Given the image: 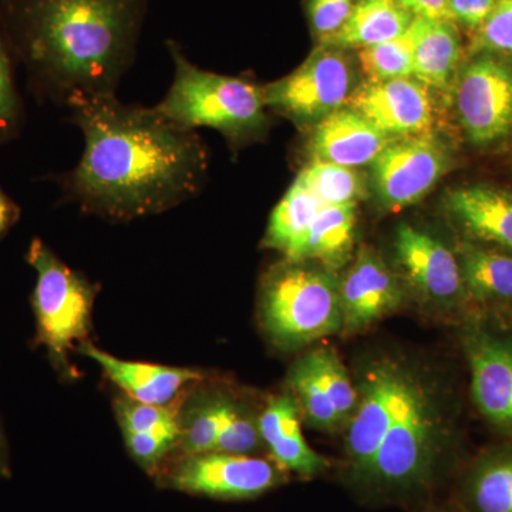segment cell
<instances>
[{"instance_id": "30", "label": "cell", "mask_w": 512, "mask_h": 512, "mask_svg": "<svg viewBox=\"0 0 512 512\" xmlns=\"http://www.w3.org/2000/svg\"><path fill=\"white\" fill-rule=\"evenodd\" d=\"M15 57L0 23V146L19 136L25 119L15 80Z\"/></svg>"}, {"instance_id": "8", "label": "cell", "mask_w": 512, "mask_h": 512, "mask_svg": "<svg viewBox=\"0 0 512 512\" xmlns=\"http://www.w3.org/2000/svg\"><path fill=\"white\" fill-rule=\"evenodd\" d=\"M353 84L355 67L348 53L320 45L298 69L264 87L265 103L301 123L320 121L348 103Z\"/></svg>"}, {"instance_id": "27", "label": "cell", "mask_w": 512, "mask_h": 512, "mask_svg": "<svg viewBox=\"0 0 512 512\" xmlns=\"http://www.w3.org/2000/svg\"><path fill=\"white\" fill-rule=\"evenodd\" d=\"M296 178L318 198L322 207L356 204L365 192L362 177L345 165L313 160Z\"/></svg>"}, {"instance_id": "17", "label": "cell", "mask_w": 512, "mask_h": 512, "mask_svg": "<svg viewBox=\"0 0 512 512\" xmlns=\"http://www.w3.org/2000/svg\"><path fill=\"white\" fill-rule=\"evenodd\" d=\"M258 427L262 443L282 470L311 478L328 468V460L316 453L303 437L301 410L291 392L269 400L259 416Z\"/></svg>"}, {"instance_id": "24", "label": "cell", "mask_w": 512, "mask_h": 512, "mask_svg": "<svg viewBox=\"0 0 512 512\" xmlns=\"http://www.w3.org/2000/svg\"><path fill=\"white\" fill-rule=\"evenodd\" d=\"M413 20L397 0H356L345 26L320 45L343 50L366 49L403 35Z\"/></svg>"}, {"instance_id": "26", "label": "cell", "mask_w": 512, "mask_h": 512, "mask_svg": "<svg viewBox=\"0 0 512 512\" xmlns=\"http://www.w3.org/2000/svg\"><path fill=\"white\" fill-rule=\"evenodd\" d=\"M288 386L298 402L303 419L308 421L309 426L326 433H335L343 429L325 386L320 382L309 352L293 363L288 376Z\"/></svg>"}, {"instance_id": "35", "label": "cell", "mask_w": 512, "mask_h": 512, "mask_svg": "<svg viewBox=\"0 0 512 512\" xmlns=\"http://www.w3.org/2000/svg\"><path fill=\"white\" fill-rule=\"evenodd\" d=\"M355 5L356 0H308L309 25L319 42L329 39L345 26Z\"/></svg>"}, {"instance_id": "13", "label": "cell", "mask_w": 512, "mask_h": 512, "mask_svg": "<svg viewBox=\"0 0 512 512\" xmlns=\"http://www.w3.org/2000/svg\"><path fill=\"white\" fill-rule=\"evenodd\" d=\"M394 251L404 278L424 301L443 311H461L468 305L456 252L427 232L402 225Z\"/></svg>"}, {"instance_id": "10", "label": "cell", "mask_w": 512, "mask_h": 512, "mask_svg": "<svg viewBox=\"0 0 512 512\" xmlns=\"http://www.w3.org/2000/svg\"><path fill=\"white\" fill-rule=\"evenodd\" d=\"M458 120L471 143H494L512 130V66L491 55L460 70L454 90Z\"/></svg>"}, {"instance_id": "12", "label": "cell", "mask_w": 512, "mask_h": 512, "mask_svg": "<svg viewBox=\"0 0 512 512\" xmlns=\"http://www.w3.org/2000/svg\"><path fill=\"white\" fill-rule=\"evenodd\" d=\"M447 168L446 148L429 134L393 138L372 163L377 195L392 210L426 197Z\"/></svg>"}, {"instance_id": "5", "label": "cell", "mask_w": 512, "mask_h": 512, "mask_svg": "<svg viewBox=\"0 0 512 512\" xmlns=\"http://www.w3.org/2000/svg\"><path fill=\"white\" fill-rule=\"evenodd\" d=\"M439 397L410 370L392 424L362 485L412 491L433 477L447 440Z\"/></svg>"}, {"instance_id": "2", "label": "cell", "mask_w": 512, "mask_h": 512, "mask_svg": "<svg viewBox=\"0 0 512 512\" xmlns=\"http://www.w3.org/2000/svg\"><path fill=\"white\" fill-rule=\"evenodd\" d=\"M148 0H0V23L40 100L114 96L136 60Z\"/></svg>"}, {"instance_id": "37", "label": "cell", "mask_w": 512, "mask_h": 512, "mask_svg": "<svg viewBox=\"0 0 512 512\" xmlns=\"http://www.w3.org/2000/svg\"><path fill=\"white\" fill-rule=\"evenodd\" d=\"M500 0H448V12L453 22L471 29L483 26Z\"/></svg>"}, {"instance_id": "3", "label": "cell", "mask_w": 512, "mask_h": 512, "mask_svg": "<svg viewBox=\"0 0 512 512\" xmlns=\"http://www.w3.org/2000/svg\"><path fill=\"white\" fill-rule=\"evenodd\" d=\"M173 57L174 80L154 109L177 126L197 130L214 128L241 144L255 140L268 127L264 89L241 79L202 70L175 40H167Z\"/></svg>"}, {"instance_id": "39", "label": "cell", "mask_w": 512, "mask_h": 512, "mask_svg": "<svg viewBox=\"0 0 512 512\" xmlns=\"http://www.w3.org/2000/svg\"><path fill=\"white\" fill-rule=\"evenodd\" d=\"M20 207L12 198L0 188V238L15 227L16 222L20 220Z\"/></svg>"}, {"instance_id": "36", "label": "cell", "mask_w": 512, "mask_h": 512, "mask_svg": "<svg viewBox=\"0 0 512 512\" xmlns=\"http://www.w3.org/2000/svg\"><path fill=\"white\" fill-rule=\"evenodd\" d=\"M126 446L141 467L151 471L163 461L165 454L180 439L175 433H123Z\"/></svg>"}, {"instance_id": "1", "label": "cell", "mask_w": 512, "mask_h": 512, "mask_svg": "<svg viewBox=\"0 0 512 512\" xmlns=\"http://www.w3.org/2000/svg\"><path fill=\"white\" fill-rule=\"evenodd\" d=\"M84 151L57 175L67 201L111 221L161 214L194 198L205 183L208 153L197 130L177 126L154 107L92 97L69 107Z\"/></svg>"}, {"instance_id": "40", "label": "cell", "mask_w": 512, "mask_h": 512, "mask_svg": "<svg viewBox=\"0 0 512 512\" xmlns=\"http://www.w3.org/2000/svg\"><path fill=\"white\" fill-rule=\"evenodd\" d=\"M9 474V448L6 441L5 431L0 423V477H6Z\"/></svg>"}, {"instance_id": "34", "label": "cell", "mask_w": 512, "mask_h": 512, "mask_svg": "<svg viewBox=\"0 0 512 512\" xmlns=\"http://www.w3.org/2000/svg\"><path fill=\"white\" fill-rule=\"evenodd\" d=\"M476 52L512 56V0H500L490 18L477 29Z\"/></svg>"}, {"instance_id": "9", "label": "cell", "mask_w": 512, "mask_h": 512, "mask_svg": "<svg viewBox=\"0 0 512 512\" xmlns=\"http://www.w3.org/2000/svg\"><path fill=\"white\" fill-rule=\"evenodd\" d=\"M410 367L392 357L373 360L356 384L359 403L346 427L350 481L362 485L392 424Z\"/></svg>"}, {"instance_id": "22", "label": "cell", "mask_w": 512, "mask_h": 512, "mask_svg": "<svg viewBox=\"0 0 512 512\" xmlns=\"http://www.w3.org/2000/svg\"><path fill=\"white\" fill-rule=\"evenodd\" d=\"M464 512H512V439L484 451L464 474Z\"/></svg>"}, {"instance_id": "38", "label": "cell", "mask_w": 512, "mask_h": 512, "mask_svg": "<svg viewBox=\"0 0 512 512\" xmlns=\"http://www.w3.org/2000/svg\"><path fill=\"white\" fill-rule=\"evenodd\" d=\"M413 18L450 20L448 0H397Z\"/></svg>"}, {"instance_id": "33", "label": "cell", "mask_w": 512, "mask_h": 512, "mask_svg": "<svg viewBox=\"0 0 512 512\" xmlns=\"http://www.w3.org/2000/svg\"><path fill=\"white\" fill-rule=\"evenodd\" d=\"M117 419L123 433H175L181 436L180 419L165 406H153L130 399L116 403Z\"/></svg>"}, {"instance_id": "32", "label": "cell", "mask_w": 512, "mask_h": 512, "mask_svg": "<svg viewBox=\"0 0 512 512\" xmlns=\"http://www.w3.org/2000/svg\"><path fill=\"white\" fill-rule=\"evenodd\" d=\"M262 443L258 420L227 397H222V424L217 451L228 454H251Z\"/></svg>"}, {"instance_id": "28", "label": "cell", "mask_w": 512, "mask_h": 512, "mask_svg": "<svg viewBox=\"0 0 512 512\" xmlns=\"http://www.w3.org/2000/svg\"><path fill=\"white\" fill-rule=\"evenodd\" d=\"M412 26V25H410ZM360 66L369 82L413 77L414 43L412 30L379 45L359 50Z\"/></svg>"}, {"instance_id": "7", "label": "cell", "mask_w": 512, "mask_h": 512, "mask_svg": "<svg viewBox=\"0 0 512 512\" xmlns=\"http://www.w3.org/2000/svg\"><path fill=\"white\" fill-rule=\"evenodd\" d=\"M471 397L490 426L512 439V323L471 315L461 335Z\"/></svg>"}, {"instance_id": "18", "label": "cell", "mask_w": 512, "mask_h": 512, "mask_svg": "<svg viewBox=\"0 0 512 512\" xmlns=\"http://www.w3.org/2000/svg\"><path fill=\"white\" fill-rule=\"evenodd\" d=\"M456 254L468 305H477L484 316L512 315L511 252L464 241Z\"/></svg>"}, {"instance_id": "23", "label": "cell", "mask_w": 512, "mask_h": 512, "mask_svg": "<svg viewBox=\"0 0 512 512\" xmlns=\"http://www.w3.org/2000/svg\"><path fill=\"white\" fill-rule=\"evenodd\" d=\"M355 228L356 204L320 208L292 261L319 262L338 271L352 256Z\"/></svg>"}, {"instance_id": "29", "label": "cell", "mask_w": 512, "mask_h": 512, "mask_svg": "<svg viewBox=\"0 0 512 512\" xmlns=\"http://www.w3.org/2000/svg\"><path fill=\"white\" fill-rule=\"evenodd\" d=\"M309 355L312 357L320 382L325 386L330 402L335 407L340 423L343 429H346L359 403L356 384L350 379L348 369L343 365L335 349L322 346L311 350Z\"/></svg>"}, {"instance_id": "15", "label": "cell", "mask_w": 512, "mask_h": 512, "mask_svg": "<svg viewBox=\"0 0 512 512\" xmlns=\"http://www.w3.org/2000/svg\"><path fill=\"white\" fill-rule=\"evenodd\" d=\"M340 286L343 332H362L392 315L403 302V289L382 258L370 248H362L355 264Z\"/></svg>"}, {"instance_id": "6", "label": "cell", "mask_w": 512, "mask_h": 512, "mask_svg": "<svg viewBox=\"0 0 512 512\" xmlns=\"http://www.w3.org/2000/svg\"><path fill=\"white\" fill-rule=\"evenodd\" d=\"M26 261L35 269L32 292L36 345L43 346L56 367L69 365V355L92 329L97 286L64 264L42 239L30 242Z\"/></svg>"}, {"instance_id": "4", "label": "cell", "mask_w": 512, "mask_h": 512, "mask_svg": "<svg viewBox=\"0 0 512 512\" xmlns=\"http://www.w3.org/2000/svg\"><path fill=\"white\" fill-rule=\"evenodd\" d=\"M259 319L268 339L288 352L343 332L335 272L311 261L285 259L262 281Z\"/></svg>"}, {"instance_id": "20", "label": "cell", "mask_w": 512, "mask_h": 512, "mask_svg": "<svg viewBox=\"0 0 512 512\" xmlns=\"http://www.w3.org/2000/svg\"><path fill=\"white\" fill-rule=\"evenodd\" d=\"M446 204L470 241L512 254V192L468 185L448 192Z\"/></svg>"}, {"instance_id": "21", "label": "cell", "mask_w": 512, "mask_h": 512, "mask_svg": "<svg viewBox=\"0 0 512 512\" xmlns=\"http://www.w3.org/2000/svg\"><path fill=\"white\" fill-rule=\"evenodd\" d=\"M410 30L414 43V79L424 86L447 90L463 53L456 26L450 20L414 18Z\"/></svg>"}, {"instance_id": "11", "label": "cell", "mask_w": 512, "mask_h": 512, "mask_svg": "<svg viewBox=\"0 0 512 512\" xmlns=\"http://www.w3.org/2000/svg\"><path fill=\"white\" fill-rule=\"evenodd\" d=\"M284 471L265 458L212 451L185 457L167 480L183 493L218 500H249L284 483Z\"/></svg>"}, {"instance_id": "14", "label": "cell", "mask_w": 512, "mask_h": 512, "mask_svg": "<svg viewBox=\"0 0 512 512\" xmlns=\"http://www.w3.org/2000/svg\"><path fill=\"white\" fill-rule=\"evenodd\" d=\"M348 106L390 138L421 136L433 126L427 86L414 77L367 82L352 93Z\"/></svg>"}, {"instance_id": "16", "label": "cell", "mask_w": 512, "mask_h": 512, "mask_svg": "<svg viewBox=\"0 0 512 512\" xmlns=\"http://www.w3.org/2000/svg\"><path fill=\"white\" fill-rule=\"evenodd\" d=\"M392 140L348 106L316 124L309 147L313 160L355 168L372 164Z\"/></svg>"}, {"instance_id": "31", "label": "cell", "mask_w": 512, "mask_h": 512, "mask_svg": "<svg viewBox=\"0 0 512 512\" xmlns=\"http://www.w3.org/2000/svg\"><path fill=\"white\" fill-rule=\"evenodd\" d=\"M222 424V397L202 400L188 410L181 423V437L187 456L217 451Z\"/></svg>"}, {"instance_id": "19", "label": "cell", "mask_w": 512, "mask_h": 512, "mask_svg": "<svg viewBox=\"0 0 512 512\" xmlns=\"http://www.w3.org/2000/svg\"><path fill=\"white\" fill-rule=\"evenodd\" d=\"M80 353L93 359L130 399L153 406H167L185 386L202 379L194 369L121 360L90 343H83Z\"/></svg>"}, {"instance_id": "25", "label": "cell", "mask_w": 512, "mask_h": 512, "mask_svg": "<svg viewBox=\"0 0 512 512\" xmlns=\"http://www.w3.org/2000/svg\"><path fill=\"white\" fill-rule=\"evenodd\" d=\"M320 208L318 198L296 178L272 211L265 247L281 252L286 261H292Z\"/></svg>"}]
</instances>
